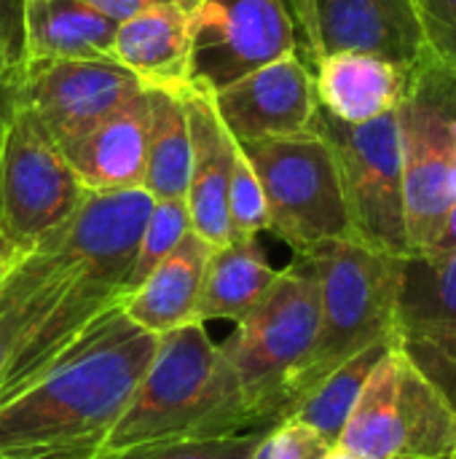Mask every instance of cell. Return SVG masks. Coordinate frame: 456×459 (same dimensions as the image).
Segmentation results:
<instances>
[{"label":"cell","mask_w":456,"mask_h":459,"mask_svg":"<svg viewBox=\"0 0 456 459\" xmlns=\"http://www.w3.org/2000/svg\"><path fill=\"white\" fill-rule=\"evenodd\" d=\"M312 73L320 108L344 124H366L395 110L409 83L406 67L363 51L325 54Z\"/></svg>","instance_id":"d6986e66"},{"label":"cell","mask_w":456,"mask_h":459,"mask_svg":"<svg viewBox=\"0 0 456 459\" xmlns=\"http://www.w3.org/2000/svg\"><path fill=\"white\" fill-rule=\"evenodd\" d=\"M263 433H245L231 438H204V441H169L148 444L124 452H108L94 459H250Z\"/></svg>","instance_id":"4316f807"},{"label":"cell","mask_w":456,"mask_h":459,"mask_svg":"<svg viewBox=\"0 0 456 459\" xmlns=\"http://www.w3.org/2000/svg\"><path fill=\"white\" fill-rule=\"evenodd\" d=\"M142 89L116 59H22L16 73V105L27 108L56 145L83 137Z\"/></svg>","instance_id":"7c38bea8"},{"label":"cell","mask_w":456,"mask_h":459,"mask_svg":"<svg viewBox=\"0 0 456 459\" xmlns=\"http://www.w3.org/2000/svg\"><path fill=\"white\" fill-rule=\"evenodd\" d=\"M427 54L456 67V0H411Z\"/></svg>","instance_id":"f1b7e54d"},{"label":"cell","mask_w":456,"mask_h":459,"mask_svg":"<svg viewBox=\"0 0 456 459\" xmlns=\"http://www.w3.org/2000/svg\"><path fill=\"white\" fill-rule=\"evenodd\" d=\"M255 428L242 385L204 323L159 336L156 355L129 406L108 436L105 452L148 444L231 438Z\"/></svg>","instance_id":"3957f363"},{"label":"cell","mask_w":456,"mask_h":459,"mask_svg":"<svg viewBox=\"0 0 456 459\" xmlns=\"http://www.w3.org/2000/svg\"><path fill=\"white\" fill-rule=\"evenodd\" d=\"M116 27L83 0H22V59H113Z\"/></svg>","instance_id":"44dd1931"},{"label":"cell","mask_w":456,"mask_h":459,"mask_svg":"<svg viewBox=\"0 0 456 459\" xmlns=\"http://www.w3.org/2000/svg\"><path fill=\"white\" fill-rule=\"evenodd\" d=\"M325 459H363V457H357V455H352V452H347V449H341V446H333Z\"/></svg>","instance_id":"d590c367"},{"label":"cell","mask_w":456,"mask_h":459,"mask_svg":"<svg viewBox=\"0 0 456 459\" xmlns=\"http://www.w3.org/2000/svg\"><path fill=\"white\" fill-rule=\"evenodd\" d=\"M212 250L215 247L196 231H188L177 247L148 274V280L121 299L118 307L132 323L156 336L196 323V301Z\"/></svg>","instance_id":"ffe728a7"},{"label":"cell","mask_w":456,"mask_h":459,"mask_svg":"<svg viewBox=\"0 0 456 459\" xmlns=\"http://www.w3.org/2000/svg\"><path fill=\"white\" fill-rule=\"evenodd\" d=\"M22 62V0H0V65Z\"/></svg>","instance_id":"f546056e"},{"label":"cell","mask_w":456,"mask_h":459,"mask_svg":"<svg viewBox=\"0 0 456 459\" xmlns=\"http://www.w3.org/2000/svg\"><path fill=\"white\" fill-rule=\"evenodd\" d=\"M449 459H456V452H454V455H452V457H449Z\"/></svg>","instance_id":"74e56055"},{"label":"cell","mask_w":456,"mask_h":459,"mask_svg":"<svg viewBox=\"0 0 456 459\" xmlns=\"http://www.w3.org/2000/svg\"><path fill=\"white\" fill-rule=\"evenodd\" d=\"M301 255L314 264L320 280V328L312 352L288 387V417L333 368L398 333L406 264V258L374 250L352 237L320 242Z\"/></svg>","instance_id":"277c9868"},{"label":"cell","mask_w":456,"mask_h":459,"mask_svg":"<svg viewBox=\"0 0 456 459\" xmlns=\"http://www.w3.org/2000/svg\"><path fill=\"white\" fill-rule=\"evenodd\" d=\"M411 258L441 234L456 180V67L430 54L409 70L398 105Z\"/></svg>","instance_id":"52a82bcc"},{"label":"cell","mask_w":456,"mask_h":459,"mask_svg":"<svg viewBox=\"0 0 456 459\" xmlns=\"http://www.w3.org/2000/svg\"><path fill=\"white\" fill-rule=\"evenodd\" d=\"M331 449L333 444L314 428L290 417L261 436L250 459H325Z\"/></svg>","instance_id":"83f0119b"},{"label":"cell","mask_w":456,"mask_h":459,"mask_svg":"<svg viewBox=\"0 0 456 459\" xmlns=\"http://www.w3.org/2000/svg\"><path fill=\"white\" fill-rule=\"evenodd\" d=\"M148 156L142 191L153 199H185L191 175V126L185 97L148 89Z\"/></svg>","instance_id":"603a6c76"},{"label":"cell","mask_w":456,"mask_h":459,"mask_svg":"<svg viewBox=\"0 0 456 459\" xmlns=\"http://www.w3.org/2000/svg\"><path fill=\"white\" fill-rule=\"evenodd\" d=\"M191 126V175L185 191V207L191 231H196L212 247L231 242L228 221V175L234 137L220 124L212 102L202 91L185 97Z\"/></svg>","instance_id":"e0dca14e"},{"label":"cell","mask_w":456,"mask_h":459,"mask_svg":"<svg viewBox=\"0 0 456 459\" xmlns=\"http://www.w3.org/2000/svg\"><path fill=\"white\" fill-rule=\"evenodd\" d=\"M86 194L56 140L13 102L0 143V221L8 234L30 250L62 226Z\"/></svg>","instance_id":"30bf717a"},{"label":"cell","mask_w":456,"mask_h":459,"mask_svg":"<svg viewBox=\"0 0 456 459\" xmlns=\"http://www.w3.org/2000/svg\"><path fill=\"white\" fill-rule=\"evenodd\" d=\"M86 5L97 8L99 13L110 16L113 22H124V19H132L148 8H156V5H185V8H194L196 0H83Z\"/></svg>","instance_id":"4dcf8cb0"},{"label":"cell","mask_w":456,"mask_h":459,"mask_svg":"<svg viewBox=\"0 0 456 459\" xmlns=\"http://www.w3.org/2000/svg\"><path fill=\"white\" fill-rule=\"evenodd\" d=\"M151 207L142 188L89 191L3 280L0 403L40 379L99 315L121 304Z\"/></svg>","instance_id":"6da1fadb"},{"label":"cell","mask_w":456,"mask_h":459,"mask_svg":"<svg viewBox=\"0 0 456 459\" xmlns=\"http://www.w3.org/2000/svg\"><path fill=\"white\" fill-rule=\"evenodd\" d=\"M400 342V333L382 339L371 347H366L363 352H357L355 358L344 360L339 368H333L323 382H317L293 409V420H301L304 425L314 428L325 441H331L333 446L339 444V436L371 377V371L376 368V363L387 355V350ZM288 417V420H290Z\"/></svg>","instance_id":"cb8c5ba5"},{"label":"cell","mask_w":456,"mask_h":459,"mask_svg":"<svg viewBox=\"0 0 456 459\" xmlns=\"http://www.w3.org/2000/svg\"><path fill=\"white\" fill-rule=\"evenodd\" d=\"M320 328V280L306 255L282 269L261 304L220 342L258 430L288 417V387L314 347Z\"/></svg>","instance_id":"5b68a950"},{"label":"cell","mask_w":456,"mask_h":459,"mask_svg":"<svg viewBox=\"0 0 456 459\" xmlns=\"http://www.w3.org/2000/svg\"><path fill=\"white\" fill-rule=\"evenodd\" d=\"M298 54L296 24L280 0H196L191 8V86L215 94Z\"/></svg>","instance_id":"8fae6325"},{"label":"cell","mask_w":456,"mask_h":459,"mask_svg":"<svg viewBox=\"0 0 456 459\" xmlns=\"http://www.w3.org/2000/svg\"><path fill=\"white\" fill-rule=\"evenodd\" d=\"M191 231L185 199H153V207L145 218L137 253L126 277V296L137 290L148 274L177 247V242Z\"/></svg>","instance_id":"d4e9b609"},{"label":"cell","mask_w":456,"mask_h":459,"mask_svg":"<svg viewBox=\"0 0 456 459\" xmlns=\"http://www.w3.org/2000/svg\"><path fill=\"white\" fill-rule=\"evenodd\" d=\"M456 253V180H454V199H452V207H449V212H446V221H443V226H441V234L435 237V242L427 247V253L425 255H419L425 264H430V266H438V264H443L449 255H454Z\"/></svg>","instance_id":"1f68e13d"},{"label":"cell","mask_w":456,"mask_h":459,"mask_svg":"<svg viewBox=\"0 0 456 459\" xmlns=\"http://www.w3.org/2000/svg\"><path fill=\"white\" fill-rule=\"evenodd\" d=\"M312 126L336 151L352 239L398 258H411L398 108L366 124H344L320 108Z\"/></svg>","instance_id":"9c48e42d"},{"label":"cell","mask_w":456,"mask_h":459,"mask_svg":"<svg viewBox=\"0 0 456 459\" xmlns=\"http://www.w3.org/2000/svg\"><path fill=\"white\" fill-rule=\"evenodd\" d=\"M398 333L409 358L449 395L456 377V253L438 266L406 258Z\"/></svg>","instance_id":"9a60e30c"},{"label":"cell","mask_w":456,"mask_h":459,"mask_svg":"<svg viewBox=\"0 0 456 459\" xmlns=\"http://www.w3.org/2000/svg\"><path fill=\"white\" fill-rule=\"evenodd\" d=\"M336 51H363L411 70L427 56L419 16L411 0H312V24L304 62Z\"/></svg>","instance_id":"5bb4252c"},{"label":"cell","mask_w":456,"mask_h":459,"mask_svg":"<svg viewBox=\"0 0 456 459\" xmlns=\"http://www.w3.org/2000/svg\"><path fill=\"white\" fill-rule=\"evenodd\" d=\"M207 97L237 143L306 132L320 110L314 73L298 54L263 65Z\"/></svg>","instance_id":"4fadbf2b"},{"label":"cell","mask_w":456,"mask_h":459,"mask_svg":"<svg viewBox=\"0 0 456 459\" xmlns=\"http://www.w3.org/2000/svg\"><path fill=\"white\" fill-rule=\"evenodd\" d=\"M159 347L121 307L99 315L65 358L0 403V459H94Z\"/></svg>","instance_id":"7a4b0ae2"},{"label":"cell","mask_w":456,"mask_h":459,"mask_svg":"<svg viewBox=\"0 0 456 459\" xmlns=\"http://www.w3.org/2000/svg\"><path fill=\"white\" fill-rule=\"evenodd\" d=\"M228 221H231V237H258L261 231H269V207L261 180L237 140L231 145Z\"/></svg>","instance_id":"484cf974"},{"label":"cell","mask_w":456,"mask_h":459,"mask_svg":"<svg viewBox=\"0 0 456 459\" xmlns=\"http://www.w3.org/2000/svg\"><path fill=\"white\" fill-rule=\"evenodd\" d=\"M148 118L151 100L148 89H142L108 121H102L78 140L59 145L86 191L142 188L148 156Z\"/></svg>","instance_id":"ac0fdd59"},{"label":"cell","mask_w":456,"mask_h":459,"mask_svg":"<svg viewBox=\"0 0 456 459\" xmlns=\"http://www.w3.org/2000/svg\"><path fill=\"white\" fill-rule=\"evenodd\" d=\"M449 398H452V403H454V409H456V377H454V385H452V390H449Z\"/></svg>","instance_id":"8d00e7d4"},{"label":"cell","mask_w":456,"mask_h":459,"mask_svg":"<svg viewBox=\"0 0 456 459\" xmlns=\"http://www.w3.org/2000/svg\"><path fill=\"white\" fill-rule=\"evenodd\" d=\"M280 269H274L258 245V237H234L212 250L202 293L196 301V323L210 320H245L274 285Z\"/></svg>","instance_id":"7402d4cb"},{"label":"cell","mask_w":456,"mask_h":459,"mask_svg":"<svg viewBox=\"0 0 456 459\" xmlns=\"http://www.w3.org/2000/svg\"><path fill=\"white\" fill-rule=\"evenodd\" d=\"M293 24H296V38H298V56L304 59L306 54V40H309V24H312V0H280Z\"/></svg>","instance_id":"836d02e7"},{"label":"cell","mask_w":456,"mask_h":459,"mask_svg":"<svg viewBox=\"0 0 456 459\" xmlns=\"http://www.w3.org/2000/svg\"><path fill=\"white\" fill-rule=\"evenodd\" d=\"M336 446L363 459H449L454 403L395 342L371 371Z\"/></svg>","instance_id":"8992f818"},{"label":"cell","mask_w":456,"mask_h":459,"mask_svg":"<svg viewBox=\"0 0 456 459\" xmlns=\"http://www.w3.org/2000/svg\"><path fill=\"white\" fill-rule=\"evenodd\" d=\"M16 73H19V62L0 65V143H3L8 116L13 110V102H16Z\"/></svg>","instance_id":"d6a6232c"},{"label":"cell","mask_w":456,"mask_h":459,"mask_svg":"<svg viewBox=\"0 0 456 459\" xmlns=\"http://www.w3.org/2000/svg\"><path fill=\"white\" fill-rule=\"evenodd\" d=\"M239 145L261 180L269 231L296 255L320 242L352 237L339 159L320 129Z\"/></svg>","instance_id":"ba28073f"},{"label":"cell","mask_w":456,"mask_h":459,"mask_svg":"<svg viewBox=\"0 0 456 459\" xmlns=\"http://www.w3.org/2000/svg\"><path fill=\"white\" fill-rule=\"evenodd\" d=\"M24 253H27V247H22V245L8 234V229L3 226V221H0V285H3V280L13 272V266L24 258Z\"/></svg>","instance_id":"e575fe53"},{"label":"cell","mask_w":456,"mask_h":459,"mask_svg":"<svg viewBox=\"0 0 456 459\" xmlns=\"http://www.w3.org/2000/svg\"><path fill=\"white\" fill-rule=\"evenodd\" d=\"M113 59L132 70L145 89L188 97L191 86V8L156 5L118 22Z\"/></svg>","instance_id":"2e32d148"}]
</instances>
